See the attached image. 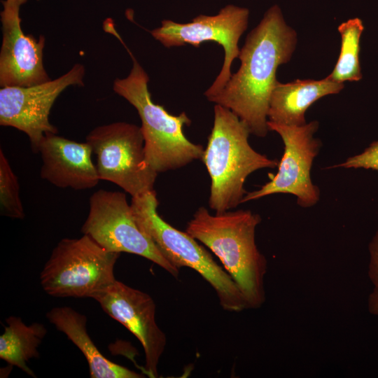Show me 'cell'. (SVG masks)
I'll use <instances>...</instances> for the list:
<instances>
[{"label": "cell", "mask_w": 378, "mask_h": 378, "mask_svg": "<svg viewBox=\"0 0 378 378\" xmlns=\"http://www.w3.org/2000/svg\"><path fill=\"white\" fill-rule=\"evenodd\" d=\"M343 83L327 77L322 80H299L281 83L277 81L271 94L267 113L268 120L300 126L306 124L305 111L321 97L339 93Z\"/></svg>", "instance_id": "15"}, {"label": "cell", "mask_w": 378, "mask_h": 378, "mask_svg": "<svg viewBox=\"0 0 378 378\" xmlns=\"http://www.w3.org/2000/svg\"><path fill=\"white\" fill-rule=\"evenodd\" d=\"M85 67L76 64L65 74L29 87H5L0 90V125L23 132L31 150L38 153L46 134L57 133L50 122L52 106L59 95L71 85L83 86Z\"/></svg>", "instance_id": "11"}, {"label": "cell", "mask_w": 378, "mask_h": 378, "mask_svg": "<svg viewBox=\"0 0 378 378\" xmlns=\"http://www.w3.org/2000/svg\"><path fill=\"white\" fill-rule=\"evenodd\" d=\"M248 125L230 109L214 106V120L202 160L211 179L209 205L216 213L236 208L246 194L244 186L253 172L275 168L276 160L255 151L248 143Z\"/></svg>", "instance_id": "3"}, {"label": "cell", "mask_w": 378, "mask_h": 378, "mask_svg": "<svg viewBox=\"0 0 378 378\" xmlns=\"http://www.w3.org/2000/svg\"><path fill=\"white\" fill-rule=\"evenodd\" d=\"M6 322L4 332L0 335V358L36 377L27 363L39 357L38 349L47 334L46 328L37 322L26 325L15 316L7 318Z\"/></svg>", "instance_id": "17"}, {"label": "cell", "mask_w": 378, "mask_h": 378, "mask_svg": "<svg viewBox=\"0 0 378 378\" xmlns=\"http://www.w3.org/2000/svg\"><path fill=\"white\" fill-rule=\"evenodd\" d=\"M0 213L15 219H23L25 216L18 178L2 149L0 150Z\"/></svg>", "instance_id": "19"}, {"label": "cell", "mask_w": 378, "mask_h": 378, "mask_svg": "<svg viewBox=\"0 0 378 378\" xmlns=\"http://www.w3.org/2000/svg\"><path fill=\"white\" fill-rule=\"evenodd\" d=\"M133 66L125 78H116L113 89L137 111L141 121L145 158L148 166L156 172H166L202 160L204 149L185 136L183 127L190 119L185 112L174 115L161 105L154 103L148 90L149 77L131 52Z\"/></svg>", "instance_id": "4"}, {"label": "cell", "mask_w": 378, "mask_h": 378, "mask_svg": "<svg viewBox=\"0 0 378 378\" xmlns=\"http://www.w3.org/2000/svg\"><path fill=\"white\" fill-rule=\"evenodd\" d=\"M158 204L155 190L132 197V212L140 229L174 266L188 267L199 273L212 286L223 309L234 312L248 309L231 276L195 239L164 220L158 213Z\"/></svg>", "instance_id": "5"}, {"label": "cell", "mask_w": 378, "mask_h": 378, "mask_svg": "<svg viewBox=\"0 0 378 378\" xmlns=\"http://www.w3.org/2000/svg\"><path fill=\"white\" fill-rule=\"evenodd\" d=\"M267 127L281 136L284 144L278 172L258 190L246 193L242 203L272 194L286 193L295 196L298 204L302 207L314 206L320 199V190L312 181L310 172L321 145L314 136L318 122L314 120L295 126L267 120Z\"/></svg>", "instance_id": "10"}, {"label": "cell", "mask_w": 378, "mask_h": 378, "mask_svg": "<svg viewBox=\"0 0 378 378\" xmlns=\"http://www.w3.org/2000/svg\"><path fill=\"white\" fill-rule=\"evenodd\" d=\"M120 253L92 238H64L53 248L40 274L43 290L55 298H90L115 280Z\"/></svg>", "instance_id": "6"}, {"label": "cell", "mask_w": 378, "mask_h": 378, "mask_svg": "<svg viewBox=\"0 0 378 378\" xmlns=\"http://www.w3.org/2000/svg\"><path fill=\"white\" fill-rule=\"evenodd\" d=\"M48 320L64 333L83 353L92 378H141V374L113 363L98 350L87 331V317L70 307H55L46 313Z\"/></svg>", "instance_id": "16"}, {"label": "cell", "mask_w": 378, "mask_h": 378, "mask_svg": "<svg viewBox=\"0 0 378 378\" xmlns=\"http://www.w3.org/2000/svg\"><path fill=\"white\" fill-rule=\"evenodd\" d=\"M368 274L372 284V290L368 300V309L371 314L378 316V230L369 246Z\"/></svg>", "instance_id": "20"}, {"label": "cell", "mask_w": 378, "mask_h": 378, "mask_svg": "<svg viewBox=\"0 0 378 378\" xmlns=\"http://www.w3.org/2000/svg\"><path fill=\"white\" fill-rule=\"evenodd\" d=\"M38 153L42 160L41 178L56 187L88 190L100 180L92 160V150L86 141L80 143L49 133L41 141Z\"/></svg>", "instance_id": "14"}, {"label": "cell", "mask_w": 378, "mask_h": 378, "mask_svg": "<svg viewBox=\"0 0 378 378\" xmlns=\"http://www.w3.org/2000/svg\"><path fill=\"white\" fill-rule=\"evenodd\" d=\"M249 10L229 4L214 15H199L188 23L164 20L151 35L166 48L190 44L198 48L202 43L213 41L224 49V62L218 76L204 92L209 99L218 94L227 84L232 74L230 67L239 57V40L246 29Z\"/></svg>", "instance_id": "9"}, {"label": "cell", "mask_w": 378, "mask_h": 378, "mask_svg": "<svg viewBox=\"0 0 378 378\" xmlns=\"http://www.w3.org/2000/svg\"><path fill=\"white\" fill-rule=\"evenodd\" d=\"M333 167L363 168L378 172V141L372 142L362 153L349 157L342 163Z\"/></svg>", "instance_id": "21"}, {"label": "cell", "mask_w": 378, "mask_h": 378, "mask_svg": "<svg viewBox=\"0 0 378 378\" xmlns=\"http://www.w3.org/2000/svg\"><path fill=\"white\" fill-rule=\"evenodd\" d=\"M27 0H4L1 12L2 44L0 86L29 87L50 80L43 66L45 37L24 33L20 7Z\"/></svg>", "instance_id": "13"}, {"label": "cell", "mask_w": 378, "mask_h": 378, "mask_svg": "<svg viewBox=\"0 0 378 378\" xmlns=\"http://www.w3.org/2000/svg\"><path fill=\"white\" fill-rule=\"evenodd\" d=\"M89 212L81 232L105 249L145 258L178 278L179 269L171 264L139 227L126 195L100 189L90 197Z\"/></svg>", "instance_id": "8"}, {"label": "cell", "mask_w": 378, "mask_h": 378, "mask_svg": "<svg viewBox=\"0 0 378 378\" xmlns=\"http://www.w3.org/2000/svg\"><path fill=\"white\" fill-rule=\"evenodd\" d=\"M261 218L250 210L211 214L200 206L186 232L209 248L237 284L248 309H258L265 301V276L267 261L255 242Z\"/></svg>", "instance_id": "2"}, {"label": "cell", "mask_w": 378, "mask_h": 378, "mask_svg": "<svg viewBox=\"0 0 378 378\" xmlns=\"http://www.w3.org/2000/svg\"><path fill=\"white\" fill-rule=\"evenodd\" d=\"M364 30L362 20L349 19L338 27L341 36V49L338 60L327 78L332 81H358L362 78L359 60L360 39Z\"/></svg>", "instance_id": "18"}, {"label": "cell", "mask_w": 378, "mask_h": 378, "mask_svg": "<svg viewBox=\"0 0 378 378\" xmlns=\"http://www.w3.org/2000/svg\"><path fill=\"white\" fill-rule=\"evenodd\" d=\"M297 41L295 30L287 24L280 7L273 5L247 35L238 71L208 99L230 109L248 125L251 134L265 136L270 97L278 81L276 72L290 61Z\"/></svg>", "instance_id": "1"}, {"label": "cell", "mask_w": 378, "mask_h": 378, "mask_svg": "<svg viewBox=\"0 0 378 378\" xmlns=\"http://www.w3.org/2000/svg\"><path fill=\"white\" fill-rule=\"evenodd\" d=\"M92 298L138 339L144 351L145 372L149 377H158V366L166 347L167 337L157 324L156 306L153 298L116 279Z\"/></svg>", "instance_id": "12"}, {"label": "cell", "mask_w": 378, "mask_h": 378, "mask_svg": "<svg viewBox=\"0 0 378 378\" xmlns=\"http://www.w3.org/2000/svg\"><path fill=\"white\" fill-rule=\"evenodd\" d=\"M85 141L96 155L100 180L113 183L132 197L154 190L158 174L146 162L141 127L125 122L97 126Z\"/></svg>", "instance_id": "7"}]
</instances>
